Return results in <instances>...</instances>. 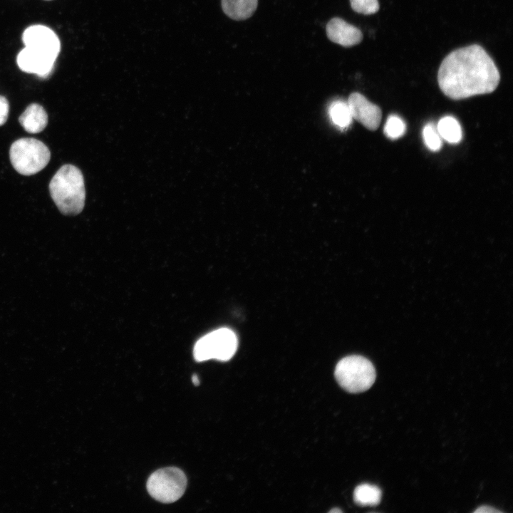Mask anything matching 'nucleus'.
<instances>
[{"mask_svg": "<svg viewBox=\"0 0 513 513\" xmlns=\"http://www.w3.org/2000/svg\"><path fill=\"white\" fill-rule=\"evenodd\" d=\"M499 71L480 45L456 49L442 61L437 82L442 92L452 100L492 93L499 85Z\"/></svg>", "mask_w": 513, "mask_h": 513, "instance_id": "obj_1", "label": "nucleus"}, {"mask_svg": "<svg viewBox=\"0 0 513 513\" xmlns=\"http://www.w3.org/2000/svg\"><path fill=\"white\" fill-rule=\"evenodd\" d=\"M51 198L64 215H76L84 207L86 190L81 171L73 165L61 167L49 184Z\"/></svg>", "mask_w": 513, "mask_h": 513, "instance_id": "obj_2", "label": "nucleus"}, {"mask_svg": "<svg viewBox=\"0 0 513 513\" xmlns=\"http://www.w3.org/2000/svg\"><path fill=\"white\" fill-rule=\"evenodd\" d=\"M334 375L342 388L351 393H358L368 390L373 385L376 373L368 359L352 355L338 361Z\"/></svg>", "mask_w": 513, "mask_h": 513, "instance_id": "obj_3", "label": "nucleus"}, {"mask_svg": "<svg viewBox=\"0 0 513 513\" xmlns=\"http://www.w3.org/2000/svg\"><path fill=\"white\" fill-rule=\"evenodd\" d=\"M9 156L12 166L19 173L31 175L42 170L48 165L51 152L41 141L24 138L13 142Z\"/></svg>", "mask_w": 513, "mask_h": 513, "instance_id": "obj_4", "label": "nucleus"}, {"mask_svg": "<svg viewBox=\"0 0 513 513\" xmlns=\"http://www.w3.org/2000/svg\"><path fill=\"white\" fill-rule=\"evenodd\" d=\"M238 346L236 334L231 329L222 328L200 338L194 346V358L197 362L209 359L229 361L234 355Z\"/></svg>", "mask_w": 513, "mask_h": 513, "instance_id": "obj_5", "label": "nucleus"}, {"mask_svg": "<svg viewBox=\"0 0 513 513\" xmlns=\"http://www.w3.org/2000/svg\"><path fill=\"white\" fill-rule=\"evenodd\" d=\"M187 484V477L182 470L168 467L157 470L149 477L147 489L157 501L172 503L183 495Z\"/></svg>", "mask_w": 513, "mask_h": 513, "instance_id": "obj_6", "label": "nucleus"}, {"mask_svg": "<svg viewBox=\"0 0 513 513\" xmlns=\"http://www.w3.org/2000/svg\"><path fill=\"white\" fill-rule=\"evenodd\" d=\"M22 39L25 47L55 58L60 52V41L56 34L47 26L33 25L28 27L23 33Z\"/></svg>", "mask_w": 513, "mask_h": 513, "instance_id": "obj_7", "label": "nucleus"}, {"mask_svg": "<svg viewBox=\"0 0 513 513\" xmlns=\"http://www.w3.org/2000/svg\"><path fill=\"white\" fill-rule=\"evenodd\" d=\"M347 103L353 119L370 130L378 129L382 117L381 110L378 105L357 92L349 95Z\"/></svg>", "mask_w": 513, "mask_h": 513, "instance_id": "obj_8", "label": "nucleus"}, {"mask_svg": "<svg viewBox=\"0 0 513 513\" xmlns=\"http://www.w3.org/2000/svg\"><path fill=\"white\" fill-rule=\"evenodd\" d=\"M56 58L25 47L17 56L19 68L40 78H47L53 70Z\"/></svg>", "mask_w": 513, "mask_h": 513, "instance_id": "obj_9", "label": "nucleus"}, {"mask_svg": "<svg viewBox=\"0 0 513 513\" xmlns=\"http://www.w3.org/2000/svg\"><path fill=\"white\" fill-rule=\"evenodd\" d=\"M328 38L344 47H351L360 43L363 39L361 31L343 19L334 17L326 24Z\"/></svg>", "mask_w": 513, "mask_h": 513, "instance_id": "obj_10", "label": "nucleus"}, {"mask_svg": "<svg viewBox=\"0 0 513 513\" xmlns=\"http://www.w3.org/2000/svg\"><path fill=\"white\" fill-rule=\"evenodd\" d=\"M19 121L23 128L29 133L43 131L48 123V115L44 108L37 103L29 105L19 116Z\"/></svg>", "mask_w": 513, "mask_h": 513, "instance_id": "obj_11", "label": "nucleus"}, {"mask_svg": "<svg viewBox=\"0 0 513 513\" xmlns=\"http://www.w3.org/2000/svg\"><path fill=\"white\" fill-rule=\"evenodd\" d=\"M257 4L258 0H221L224 13L236 21L251 17L256 11Z\"/></svg>", "mask_w": 513, "mask_h": 513, "instance_id": "obj_12", "label": "nucleus"}, {"mask_svg": "<svg viewBox=\"0 0 513 513\" xmlns=\"http://www.w3.org/2000/svg\"><path fill=\"white\" fill-rule=\"evenodd\" d=\"M437 131L440 138L452 144L461 141L462 132L460 124L452 116H445L440 120Z\"/></svg>", "mask_w": 513, "mask_h": 513, "instance_id": "obj_13", "label": "nucleus"}, {"mask_svg": "<svg viewBox=\"0 0 513 513\" xmlns=\"http://www.w3.org/2000/svg\"><path fill=\"white\" fill-rule=\"evenodd\" d=\"M380 489L373 484H362L357 486L353 492V499L356 504L361 506H375L381 499Z\"/></svg>", "mask_w": 513, "mask_h": 513, "instance_id": "obj_14", "label": "nucleus"}, {"mask_svg": "<svg viewBox=\"0 0 513 513\" xmlns=\"http://www.w3.org/2000/svg\"><path fill=\"white\" fill-rule=\"evenodd\" d=\"M328 113L332 122L343 129L348 127L352 121V116L347 102L337 100L331 103Z\"/></svg>", "mask_w": 513, "mask_h": 513, "instance_id": "obj_15", "label": "nucleus"}, {"mask_svg": "<svg viewBox=\"0 0 513 513\" xmlns=\"http://www.w3.org/2000/svg\"><path fill=\"white\" fill-rule=\"evenodd\" d=\"M405 132V124L403 120L397 115L389 116L384 126V133L386 137L395 140L403 136Z\"/></svg>", "mask_w": 513, "mask_h": 513, "instance_id": "obj_16", "label": "nucleus"}, {"mask_svg": "<svg viewBox=\"0 0 513 513\" xmlns=\"http://www.w3.org/2000/svg\"><path fill=\"white\" fill-rule=\"evenodd\" d=\"M423 135L425 144L430 150L436 152L441 148V138L432 125L428 124L423 128Z\"/></svg>", "mask_w": 513, "mask_h": 513, "instance_id": "obj_17", "label": "nucleus"}, {"mask_svg": "<svg viewBox=\"0 0 513 513\" xmlns=\"http://www.w3.org/2000/svg\"><path fill=\"white\" fill-rule=\"evenodd\" d=\"M352 9L359 14L370 15L379 9L378 0H349Z\"/></svg>", "mask_w": 513, "mask_h": 513, "instance_id": "obj_18", "label": "nucleus"}, {"mask_svg": "<svg viewBox=\"0 0 513 513\" xmlns=\"http://www.w3.org/2000/svg\"><path fill=\"white\" fill-rule=\"evenodd\" d=\"M9 112V103L8 100L0 95V126L3 125L7 120Z\"/></svg>", "mask_w": 513, "mask_h": 513, "instance_id": "obj_19", "label": "nucleus"}, {"mask_svg": "<svg viewBox=\"0 0 513 513\" xmlns=\"http://www.w3.org/2000/svg\"><path fill=\"white\" fill-rule=\"evenodd\" d=\"M475 512L477 513H486V512H501L499 510H497L492 507L488 506H482L479 508H477Z\"/></svg>", "mask_w": 513, "mask_h": 513, "instance_id": "obj_20", "label": "nucleus"}, {"mask_svg": "<svg viewBox=\"0 0 513 513\" xmlns=\"http://www.w3.org/2000/svg\"><path fill=\"white\" fill-rule=\"evenodd\" d=\"M192 381L196 386L199 385L200 383L198 376L195 374L192 376Z\"/></svg>", "mask_w": 513, "mask_h": 513, "instance_id": "obj_21", "label": "nucleus"}, {"mask_svg": "<svg viewBox=\"0 0 513 513\" xmlns=\"http://www.w3.org/2000/svg\"><path fill=\"white\" fill-rule=\"evenodd\" d=\"M341 512V509H336V508L333 509H331V510L330 511V512Z\"/></svg>", "mask_w": 513, "mask_h": 513, "instance_id": "obj_22", "label": "nucleus"}]
</instances>
